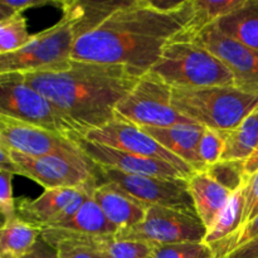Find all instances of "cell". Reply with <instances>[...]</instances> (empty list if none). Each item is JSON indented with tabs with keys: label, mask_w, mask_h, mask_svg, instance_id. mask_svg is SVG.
Masks as SVG:
<instances>
[{
	"label": "cell",
	"mask_w": 258,
	"mask_h": 258,
	"mask_svg": "<svg viewBox=\"0 0 258 258\" xmlns=\"http://www.w3.org/2000/svg\"><path fill=\"white\" fill-rule=\"evenodd\" d=\"M193 18V0H185L173 12L156 9L150 0H127L102 24L78 38L72 59L127 66L141 77Z\"/></svg>",
	"instance_id": "obj_1"
},
{
	"label": "cell",
	"mask_w": 258,
	"mask_h": 258,
	"mask_svg": "<svg viewBox=\"0 0 258 258\" xmlns=\"http://www.w3.org/2000/svg\"><path fill=\"white\" fill-rule=\"evenodd\" d=\"M23 76L86 135L115 120L116 106L140 78L127 66L76 59Z\"/></svg>",
	"instance_id": "obj_2"
},
{
	"label": "cell",
	"mask_w": 258,
	"mask_h": 258,
	"mask_svg": "<svg viewBox=\"0 0 258 258\" xmlns=\"http://www.w3.org/2000/svg\"><path fill=\"white\" fill-rule=\"evenodd\" d=\"M173 106L197 125L217 131H231L258 107V93L234 86L174 88Z\"/></svg>",
	"instance_id": "obj_3"
},
{
	"label": "cell",
	"mask_w": 258,
	"mask_h": 258,
	"mask_svg": "<svg viewBox=\"0 0 258 258\" xmlns=\"http://www.w3.org/2000/svg\"><path fill=\"white\" fill-rule=\"evenodd\" d=\"M149 72L173 90L234 86L229 68L207 48L190 39L171 40Z\"/></svg>",
	"instance_id": "obj_4"
},
{
	"label": "cell",
	"mask_w": 258,
	"mask_h": 258,
	"mask_svg": "<svg viewBox=\"0 0 258 258\" xmlns=\"http://www.w3.org/2000/svg\"><path fill=\"white\" fill-rule=\"evenodd\" d=\"M0 115L45 128L73 143L86 138L85 131L30 87L20 72L0 73Z\"/></svg>",
	"instance_id": "obj_5"
},
{
	"label": "cell",
	"mask_w": 258,
	"mask_h": 258,
	"mask_svg": "<svg viewBox=\"0 0 258 258\" xmlns=\"http://www.w3.org/2000/svg\"><path fill=\"white\" fill-rule=\"evenodd\" d=\"M62 19L48 29L33 34L25 47L0 54V73L34 72L72 59L73 47L80 38L78 18L72 2H60Z\"/></svg>",
	"instance_id": "obj_6"
},
{
	"label": "cell",
	"mask_w": 258,
	"mask_h": 258,
	"mask_svg": "<svg viewBox=\"0 0 258 258\" xmlns=\"http://www.w3.org/2000/svg\"><path fill=\"white\" fill-rule=\"evenodd\" d=\"M173 88L154 73L139 78L135 87L116 106V118L139 127H169L194 123L173 106Z\"/></svg>",
	"instance_id": "obj_7"
},
{
	"label": "cell",
	"mask_w": 258,
	"mask_h": 258,
	"mask_svg": "<svg viewBox=\"0 0 258 258\" xmlns=\"http://www.w3.org/2000/svg\"><path fill=\"white\" fill-rule=\"evenodd\" d=\"M93 173L97 183H113L141 203L197 214L193 198L189 191L188 179L127 174L98 165H95Z\"/></svg>",
	"instance_id": "obj_8"
},
{
	"label": "cell",
	"mask_w": 258,
	"mask_h": 258,
	"mask_svg": "<svg viewBox=\"0 0 258 258\" xmlns=\"http://www.w3.org/2000/svg\"><path fill=\"white\" fill-rule=\"evenodd\" d=\"M208 229L197 214L166 207L148 206L141 223L126 231H120L116 238L145 242L151 246L194 242L206 239Z\"/></svg>",
	"instance_id": "obj_9"
},
{
	"label": "cell",
	"mask_w": 258,
	"mask_h": 258,
	"mask_svg": "<svg viewBox=\"0 0 258 258\" xmlns=\"http://www.w3.org/2000/svg\"><path fill=\"white\" fill-rule=\"evenodd\" d=\"M0 146L29 156H57L93 168L77 143L38 126L0 115Z\"/></svg>",
	"instance_id": "obj_10"
},
{
	"label": "cell",
	"mask_w": 258,
	"mask_h": 258,
	"mask_svg": "<svg viewBox=\"0 0 258 258\" xmlns=\"http://www.w3.org/2000/svg\"><path fill=\"white\" fill-rule=\"evenodd\" d=\"M86 139L125 151V153L168 163L178 169L186 179H189L196 173V170L189 164L166 150L146 131L120 118H115L100 128L88 131Z\"/></svg>",
	"instance_id": "obj_11"
},
{
	"label": "cell",
	"mask_w": 258,
	"mask_h": 258,
	"mask_svg": "<svg viewBox=\"0 0 258 258\" xmlns=\"http://www.w3.org/2000/svg\"><path fill=\"white\" fill-rule=\"evenodd\" d=\"M179 39H190L203 45L229 68L234 78V87L258 93V50L223 34L214 24L208 25L191 37Z\"/></svg>",
	"instance_id": "obj_12"
},
{
	"label": "cell",
	"mask_w": 258,
	"mask_h": 258,
	"mask_svg": "<svg viewBox=\"0 0 258 258\" xmlns=\"http://www.w3.org/2000/svg\"><path fill=\"white\" fill-rule=\"evenodd\" d=\"M10 151V150H9ZM17 174L37 181L45 189L80 188L95 180L93 168L78 165L57 156H29L10 151Z\"/></svg>",
	"instance_id": "obj_13"
},
{
	"label": "cell",
	"mask_w": 258,
	"mask_h": 258,
	"mask_svg": "<svg viewBox=\"0 0 258 258\" xmlns=\"http://www.w3.org/2000/svg\"><path fill=\"white\" fill-rule=\"evenodd\" d=\"M78 146L83 155L95 165L106 166V168L116 169L122 173L138 174V175L186 179L178 169L174 168L170 164L125 153V151L117 150L103 144L90 141L86 138L78 141Z\"/></svg>",
	"instance_id": "obj_14"
},
{
	"label": "cell",
	"mask_w": 258,
	"mask_h": 258,
	"mask_svg": "<svg viewBox=\"0 0 258 258\" xmlns=\"http://www.w3.org/2000/svg\"><path fill=\"white\" fill-rule=\"evenodd\" d=\"M83 186L45 189L44 193L37 199L20 202L18 217L25 223L39 227L42 231L44 228L58 227L64 221L67 207L82 191Z\"/></svg>",
	"instance_id": "obj_15"
},
{
	"label": "cell",
	"mask_w": 258,
	"mask_h": 258,
	"mask_svg": "<svg viewBox=\"0 0 258 258\" xmlns=\"http://www.w3.org/2000/svg\"><path fill=\"white\" fill-rule=\"evenodd\" d=\"M93 198L106 218L117 227L118 232L138 226L146 216L148 204L136 201L113 183H97Z\"/></svg>",
	"instance_id": "obj_16"
},
{
	"label": "cell",
	"mask_w": 258,
	"mask_h": 258,
	"mask_svg": "<svg viewBox=\"0 0 258 258\" xmlns=\"http://www.w3.org/2000/svg\"><path fill=\"white\" fill-rule=\"evenodd\" d=\"M153 136L161 146L191 166L196 171L204 170L198 158V144L203 135V126L197 123H180L169 127H141Z\"/></svg>",
	"instance_id": "obj_17"
},
{
	"label": "cell",
	"mask_w": 258,
	"mask_h": 258,
	"mask_svg": "<svg viewBox=\"0 0 258 258\" xmlns=\"http://www.w3.org/2000/svg\"><path fill=\"white\" fill-rule=\"evenodd\" d=\"M188 183L197 214L207 229L212 228L233 193L217 183L204 170L196 171Z\"/></svg>",
	"instance_id": "obj_18"
},
{
	"label": "cell",
	"mask_w": 258,
	"mask_h": 258,
	"mask_svg": "<svg viewBox=\"0 0 258 258\" xmlns=\"http://www.w3.org/2000/svg\"><path fill=\"white\" fill-rule=\"evenodd\" d=\"M244 211H246V185L232 194L228 204L219 214L216 223L208 229L204 243L211 247L216 258H218L223 247L244 226Z\"/></svg>",
	"instance_id": "obj_19"
},
{
	"label": "cell",
	"mask_w": 258,
	"mask_h": 258,
	"mask_svg": "<svg viewBox=\"0 0 258 258\" xmlns=\"http://www.w3.org/2000/svg\"><path fill=\"white\" fill-rule=\"evenodd\" d=\"M223 34L258 50V0H246L241 8L214 23Z\"/></svg>",
	"instance_id": "obj_20"
},
{
	"label": "cell",
	"mask_w": 258,
	"mask_h": 258,
	"mask_svg": "<svg viewBox=\"0 0 258 258\" xmlns=\"http://www.w3.org/2000/svg\"><path fill=\"white\" fill-rule=\"evenodd\" d=\"M95 190V189H93ZM55 228L68 229L78 233L90 234V236H116L118 228L106 218L105 213L96 203L93 198V191L88 194L85 203L73 218ZM45 229V228H44Z\"/></svg>",
	"instance_id": "obj_21"
},
{
	"label": "cell",
	"mask_w": 258,
	"mask_h": 258,
	"mask_svg": "<svg viewBox=\"0 0 258 258\" xmlns=\"http://www.w3.org/2000/svg\"><path fill=\"white\" fill-rule=\"evenodd\" d=\"M42 237V228L18 218L0 229V258H22Z\"/></svg>",
	"instance_id": "obj_22"
},
{
	"label": "cell",
	"mask_w": 258,
	"mask_h": 258,
	"mask_svg": "<svg viewBox=\"0 0 258 258\" xmlns=\"http://www.w3.org/2000/svg\"><path fill=\"white\" fill-rule=\"evenodd\" d=\"M222 133L226 139L222 160H247L258 146V107L242 121L238 127Z\"/></svg>",
	"instance_id": "obj_23"
},
{
	"label": "cell",
	"mask_w": 258,
	"mask_h": 258,
	"mask_svg": "<svg viewBox=\"0 0 258 258\" xmlns=\"http://www.w3.org/2000/svg\"><path fill=\"white\" fill-rule=\"evenodd\" d=\"M244 3L246 0H193V20L178 38H188L197 34L199 30L214 24L221 18L241 8Z\"/></svg>",
	"instance_id": "obj_24"
},
{
	"label": "cell",
	"mask_w": 258,
	"mask_h": 258,
	"mask_svg": "<svg viewBox=\"0 0 258 258\" xmlns=\"http://www.w3.org/2000/svg\"><path fill=\"white\" fill-rule=\"evenodd\" d=\"M32 38L23 13H15L7 19L0 20V54L15 52L25 47Z\"/></svg>",
	"instance_id": "obj_25"
},
{
	"label": "cell",
	"mask_w": 258,
	"mask_h": 258,
	"mask_svg": "<svg viewBox=\"0 0 258 258\" xmlns=\"http://www.w3.org/2000/svg\"><path fill=\"white\" fill-rule=\"evenodd\" d=\"M204 171L231 193L246 185L249 178L246 171V160H221Z\"/></svg>",
	"instance_id": "obj_26"
},
{
	"label": "cell",
	"mask_w": 258,
	"mask_h": 258,
	"mask_svg": "<svg viewBox=\"0 0 258 258\" xmlns=\"http://www.w3.org/2000/svg\"><path fill=\"white\" fill-rule=\"evenodd\" d=\"M151 244L139 241L118 239L115 236L100 237L93 248L106 258H148L153 251Z\"/></svg>",
	"instance_id": "obj_27"
},
{
	"label": "cell",
	"mask_w": 258,
	"mask_h": 258,
	"mask_svg": "<svg viewBox=\"0 0 258 258\" xmlns=\"http://www.w3.org/2000/svg\"><path fill=\"white\" fill-rule=\"evenodd\" d=\"M148 258H216L213 251L204 242L159 244L154 246Z\"/></svg>",
	"instance_id": "obj_28"
},
{
	"label": "cell",
	"mask_w": 258,
	"mask_h": 258,
	"mask_svg": "<svg viewBox=\"0 0 258 258\" xmlns=\"http://www.w3.org/2000/svg\"><path fill=\"white\" fill-rule=\"evenodd\" d=\"M224 149H226V139L223 133L212 128H204L197 150L199 160L204 169L221 161Z\"/></svg>",
	"instance_id": "obj_29"
},
{
	"label": "cell",
	"mask_w": 258,
	"mask_h": 258,
	"mask_svg": "<svg viewBox=\"0 0 258 258\" xmlns=\"http://www.w3.org/2000/svg\"><path fill=\"white\" fill-rule=\"evenodd\" d=\"M14 174L10 171L0 169V212L4 218V223L8 224L17 221L18 207L15 204V199L13 197L12 179Z\"/></svg>",
	"instance_id": "obj_30"
},
{
	"label": "cell",
	"mask_w": 258,
	"mask_h": 258,
	"mask_svg": "<svg viewBox=\"0 0 258 258\" xmlns=\"http://www.w3.org/2000/svg\"><path fill=\"white\" fill-rule=\"evenodd\" d=\"M48 4L60 7V2H49V0H0V20L7 19L15 13H23L30 8Z\"/></svg>",
	"instance_id": "obj_31"
},
{
	"label": "cell",
	"mask_w": 258,
	"mask_h": 258,
	"mask_svg": "<svg viewBox=\"0 0 258 258\" xmlns=\"http://www.w3.org/2000/svg\"><path fill=\"white\" fill-rule=\"evenodd\" d=\"M257 236H258V216L256 218L252 219L251 222H248V223L244 224V226L242 227L241 231H239L238 233H237L236 236H234L233 238H232L231 241L223 247V249H222L221 253H219L218 258H224L227 254L231 253L232 251H234V249L241 247L242 244L247 243V242L251 241V239H253L254 237Z\"/></svg>",
	"instance_id": "obj_32"
},
{
	"label": "cell",
	"mask_w": 258,
	"mask_h": 258,
	"mask_svg": "<svg viewBox=\"0 0 258 258\" xmlns=\"http://www.w3.org/2000/svg\"><path fill=\"white\" fill-rule=\"evenodd\" d=\"M58 258H106L101 252L90 246L62 242L55 246Z\"/></svg>",
	"instance_id": "obj_33"
},
{
	"label": "cell",
	"mask_w": 258,
	"mask_h": 258,
	"mask_svg": "<svg viewBox=\"0 0 258 258\" xmlns=\"http://www.w3.org/2000/svg\"><path fill=\"white\" fill-rule=\"evenodd\" d=\"M258 216V170L249 175L246 184V211L244 224L251 222Z\"/></svg>",
	"instance_id": "obj_34"
},
{
	"label": "cell",
	"mask_w": 258,
	"mask_h": 258,
	"mask_svg": "<svg viewBox=\"0 0 258 258\" xmlns=\"http://www.w3.org/2000/svg\"><path fill=\"white\" fill-rule=\"evenodd\" d=\"M22 258H58V251L54 246L49 244L43 237H40L32 251Z\"/></svg>",
	"instance_id": "obj_35"
},
{
	"label": "cell",
	"mask_w": 258,
	"mask_h": 258,
	"mask_svg": "<svg viewBox=\"0 0 258 258\" xmlns=\"http://www.w3.org/2000/svg\"><path fill=\"white\" fill-rule=\"evenodd\" d=\"M224 258H258V236L232 251Z\"/></svg>",
	"instance_id": "obj_36"
},
{
	"label": "cell",
	"mask_w": 258,
	"mask_h": 258,
	"mask_svg": "<svg viewBox=\"0 0 258 258\" xmlns=\"http://www.w3.org/2000/svg\"><path fill=\"white\" fill-rule=\"evenodd\" d=\"M0 169L17 174V168H15L14 161L10 156V151L8 149L3 148V146H0Z\"/></svg>",
	"instance_id": "obj_37"
},
{
	"label": "cell",
	"mask_w": 258,
	"mask_h": 258,
	"mask_svg": "<svg viewBox=\"0 0 258 258\" xmlns=\"http://www.w3.org/2000/svg\"><path fill=\"white\" fill-rule=\"evenodd\" d=\"M258 170V146L251 156L246 160V171L248 175H252Z\"/></svg>",
	"instance_id": "obj_38"
}]
</instances>
